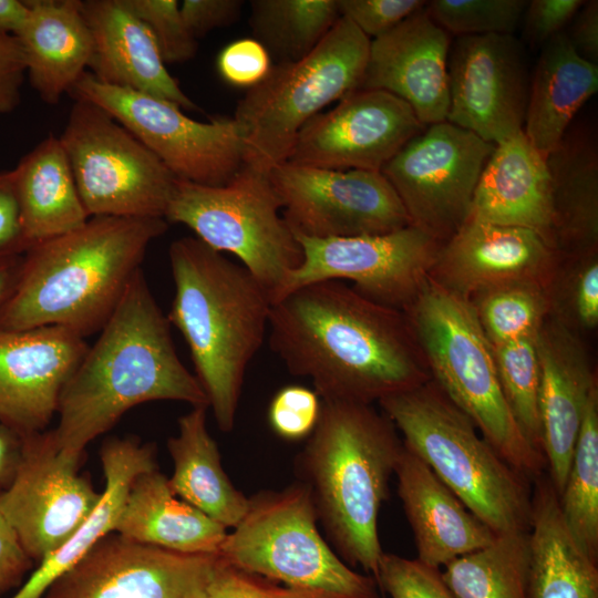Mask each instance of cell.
Returning a JSON list of instances; mask_svg holds the SVG:
<instances>
[{
  "label": "cell",
  "instance_id": "1",
  "mask_svg": "<svg viewBox=\"0 0 598 598\" xmlns=\"http://www.w3.org/2000/svg\"><path fill=\"white\" fill-rule=\"evenodd\" d=\"M268 341L288 371L322 401L372 404L430 381L403 311L343 281L300 287L272 303Z\"/></svg>",
  "mask_w": 598,
  "mask_h": 598
},
{
  "label": "cell",
  "instance_id": "2",
  "mask_svg": "<svg viewBox=\"0 0 598 598\" xmlns=\"http://www.w3.org/2000/svg\"><path fill=\"white\" fill-rule=\"evenodd\" d=\"M169 324L140 269L62 389L59 423L51 430L61 454L80 461L91 441L145 402L208 408L200 383L177 355Z\"/></svg>",
  "mask_w": 598,
  "mask_h": 598
},
{
  "label": "cell",
  "instance_id": "3",
  "mask_svg": "<svg viewBox=\"0 0 598 598\" xmlns=\"http://www.w3.org/2000/svg\"><path fill=\"white\" fill-rule=\"evenodd\" d=\"M166 229L164 218L94 216L79 229L33 245L0 311V329L59 326L83 338L101 331L150 244Z\"/></svg>",
  "mask_w": 598,
  "mask_h": 598
},
{
  "label": "cell",
  "instance_id": "4",
  "mask_svg": "<svg viewBox=\"0 0 598 598\" xmlns=\"http://www.w3.org/2000/svg\"><path fill=\"white\" fill-rule=\"evenodd\" d=\"M174 298L167 316L184 337L217 426L233 430L247 368L269 326V291L243 266L196 237L168 250Z\"/></svg>",
  "mask_w": 598,
  "mask_h": 598
},
{
  "label": "cell",
  "instance_id": "5",
  "mask_svg": "<svg viewBox=\"0 0 598 598\" xmlns=\"http://www.w3.org/2000/svg\"><path fill=\"white\" fill-rule=\"evenodd\" d=\"M322 401V400H321ZM403 450L393 423L372 404L322 401L317 426L296 458L318 523L337 555L375 580L378 519Z\"/></svg>",
  "mask_w": 598,
  "mask_h": 598
},
{
  "label": "cell",
  "instance_id": "6",
  "mask_svg": "<svg viewBox=\"0 0 598 598\" xmlns=\"http://www.w3.org/2000/svg\"><path fill=\"white\" fill-rule=\"evenodd\" d=\"M378 403L404 446L496 536L528 533L529 480L494 450L432 379Z\"/></svg>",
  "mask_w": 598,
  "mask_h": 598
},
{
  "label": "cell",
  "instance_id": "7",
  "mask_svg": "<svg viewBox=\"0 0 598 598\" xmlns=\"http://www.w3.org/2000/svg\"><path fill=\"white\" fill-rule=\"evenodd\" d=\"M431 378L481 435L529 481L546 460L526 439L505 399L493 348L468 300L430 277L403 310Z\"/></svg>",
  "mask_w": 598,
  "mask_h": 598
},
{
  "label": "cell",
  "instance_id": "8",
  "mask_svg": "<svg viewBox=\"0 0 598 598\" xmlns=\"http://www.w3.org/2000/svg\"><path fill=\"white\" fill-rule=\"evenodd\" d=\"M309 488L297 481L249 497L218 556L308 598H380L377 580L349 567L322 537Z\"/></svg>",
  "mask_w": 598,
  "mask_h": 598
},
{
  "label": "cell",
  "instance_id": "9",
  "mask_svg": "<svg viewBox=\"0 0 598 598\" xmlns=\"http://www.w3.org/2000/svg\"><path fill=\"white\" fill-rule=\"evenodd\" d=\"M369 48L370 39L340 17L307 56L272 65L235 111L244 133L245 165L269 174L285 163L306 123L358 90Z\"/></svg>",
  "mask_w": 598,
  "mask_h": 598
},
{
  "label": "cell",
  "instance_id": "10",
  "mask_svg": "<svg viewBox=\"0 0 598 598\" xmlns=\"http://www.w3.org/2000/svg\"><path fill=\"white\" fill-rule=\"evenodd\" d=\"M269 174L245 165L227 184L177 179L165 219L183 224L218 252L238 257L272 296L302 261V249L280 215Z\"/></svg>",
  "mask_w": 598,
  "mask_h": 598
},
{
  "label": "cell",
  "instance_id": "11",
  "mask_svg": "<svg viewBox=\"0 0 598 598\" xmlns=\"http://www.w3.org/2000/svg\"><path fill=\"white\" fill-rule=\"evenodd\" d=\"M59 138L90 217L165 219L177 178L107 112L74 100Z\"/></svg>",
  "mask_w": 598,
  "mask_h": 598
},
{
  "label": "cell",
  "instance_id": "12",
  "mask_svg": "<svg viewBox=\"0 0 598 598\" xmlns=\"http://www.w3.org/2000/svg\"><path fill=\"white\" fill-rule=\"evenodd\" d=\"M69 94L107 112L177 179L221 186L245 166L244 133L234 117L199 122L169 101L105 84L89 71L80 76Z\"/></svg>",
  "mask_w": 598,
  "mask_h": 598
},
{
  "label": "cell",
  "instance_id": "13",
  "mask_svg": "<svg viewBox=\"0 0 598 598\" xmlns=\"http://www.w3.org/2000/svg\"><path fill=\"white\" fill-rule=\"evenodd\" d=\"M495 145L447 121L426 126L381 169L410 224L444 244L467 220Z\"/></svg>",
  "mask_w": 598,
  "mask_h": 598
},
{
  "label": "cell",
  "instance_id": "14",
  "mask_svg": "<svg viewBox=\"0 0 598 598\" xmlns=\"http://www.w3.org/2000/svg\"><path fill=\"white\" fill-rule=\"evenodd\" d=\"M302 261L272 296V303L315 282L349 280L362 296L403 310L429 279L442 243L408 226L380 235L318 239L295 234Z\"/></svg>",
  "mask_w": 598,
  "mask_h": 598
},
{
  "label": "cell",
  "instance_id": "15",
  "mask_svg": "<svg viewBox=\"0 0 598 598\" xmlns=\"http://www.w3.org/2000/svg\"><path fill=\"white\" fill-rule=\"evenodd\" d=\"M293 234L328 239L380 235L410 226L381 172L334 171L281 163L269 172Z\"/></svg>",
  "mask_w": 598,
  "mask_h": 598
},
{
  "label": "cell",
  "instance_id": "16",
  "mask_svg": "<svg viewBox=\"0 0 598 598\" xmlns=\"http://www.w3.org/2000/svg\"><path fill=\"white\" fill-rule=\"evenodd\" d=\"M78 465L60 453L52 431L35 433L22 437L14 476L0 491V513L38 564L72 537L101 499Z\"/></svg>",
  "mask_w": 598,
  "mask_h": 598
},
{
  "label": "cell",
  "instance_id": "17",
  "mask_svg": "<svg viewBox=\"0 0 598 598\" xmlns=\"http://www.w3.org/2000/svg\"><path fill=\"white\" fill-rule=\"evenodd\" d=\"M446 121L499 144L523 131L530 76L514 34L457 37L447 59Z\"/></svg>",
  "mask_w": 598,
  "mask_h": 598
},
{
  "label": "cell",
  "instance_id": "18",
  "mask_svg": "<svg viewBox=\"0 0 598 598\" xmlns=\"http://www.w3.org/2000/svg\"><path fill=\"white\" fill-rule=\"evenodd\" d=\"M425 127L400 97L383 90H355L306 123L286 162L381 172Z\"/></svg>",
  "mask_w": 598,
  "mask_h": 598
},
{
  "label": "cell",
  "instance_id": "19",
  "mask_svg": "<svg viewBox=\"0 0 598 598\" xmlns=\"http://www.w3.org/2000/svg\"><path fill=\"white\" fill-rule=\"evenodd\" d=\"M216 555H187L109 535L41 598H192Z\"/></svg>",
  "mask_w": 598,
  "mask_h": 598
},
{
  "label": "cell",
  "instance_id": "20",
  "mask_svg": "<svg viewBox=\"0 0 598 598\" xmlns=\"http://www.w3.org/2000/svg\"><path fill=\"white\" fill-rule=\"evenodd\" d=\"M87 349L85 338L59 326L0 329V422L21 439L44 432Z\"/></svg>",
  "mask_w": 598,
  "mask_h": 598
},
{
  "label": "cell",
  "instance_id": "21",
  "mask_svg": "<svg viewBox=\"0 0 598 598\" xmlns=\"http://www.w3.org/2000/svg\"><path fill=\"white\" fill-rule=\"evenodd\" d=\"M559 252L537 233L517 226L467 219L442 244L429 277L468 300L504 283L548 286Z\"/></svg>",
  "mask_w": 598,
  "mask_h": 598
},
{
  "label": "cell",
  "instance_id": "22",
  "mask_svg": "<svg viewBox=\"0 0 598 598\" xmlns=\"http://www.w3.org/2000/svg\"><path fill=\"white\" fill-rule=\"evenodd\" d=\"M426 6V4H425ZM451 35L425 7L370 40L358 90H383L406 102L424 126L446 121Z\"/></svg>",
  "mask_w": 598,
  "mask_h": 598
},
{
  "label": "cell",
  "instance_id": "23",
  "mask_svg": "<svg viewBox=\"0 0 598 598\" xmlns=\"http://www.w3.org/2000/svg\"><path fill=\"white\" fill-rule=\"evenodd\" d=\"M542 448L548 477L560 496L591 391L598 386L581 336L551 317L537 337Z\"/></svg>",
  "mask_w": 598,
  "mask_h": 598
},
{
  "label": "cell",
  "instance_id": "24",
  "mask_svg": "<svg viewBox=\"0 0 598 598\" xmlns=\"http://www.w3.org/2000/svg\"><path fill=\"white\" fill-rule=\"evenodd\" d=\"M81 7L93 39L89 68L99 81L181 109H197L167 71L152 32L126 0H85Z\"/></svg>",
  "mask_w": 598,
  "mask_h": 598
},
{
  "label": "cell",
  "instance_id": "25",
  "mask_svg": "<svg viewBox=\"0 0 598 598\" xmlns=\"http://www.w3.org/2000/svg\"><path fill=\"white\" fill-rule=\"evenodd\" d=\"M394 475L414 536L416 559L423 564L440 568L488 546L496 538L404 444Z\"/></svg>",
  "mask_w": 598,
  "mask_h": 598
},
{
  "label": "cell",
  "instance_id": "26",
  "mask_svg": "<svg viewBox=\"0 0 598 598\" xmlns=\"http://www.w3.org/2000/svg\"><path fill=\"white\" fill-rule=\"evenodd\" d=\"M468 218L530 229L556 250L546 158L523 131L495 145Z\"/></svg>",
  "mask_w": 598,
  "mask_h": 598
},
{
  "label": "cell",
  "instance_id": "27",
  "mask_svg": "<svg viewBox=\"0 0 598 598\" xmlns=\"http://www.w3.org/2000/svg\"><path fill=\"white\" fill-rule=\"evenodd\" d=\"M30 13L17 35L32 87L56 104L90 65L93 39L81 0H29Z\"/></svg>",
  "mask_w": 598,
  "mask_h": 598
},
{
  "label": "cell",
  "instance_id": "28",
  "mask_svg": "<svg viewBox=\"0 0 598 598\" xmlns=\"http://www.w3.org/2000/svg\"><path fill=\"white\" fill-rule=\"evenodd\" d=\"M114 532L137 544L187 555H218L228 533L177 497L157 467L133 481Z\"/></svg>",
  "mask_w": 598,
  "mask_h": 598
},
{
  "label": "cell",
  "instance_id": "29",
  "mask_svg": "<svg viewBox=\"0 0 598 598\" xmlns=\"http://www.w3.org/2000/svg\"><path fill=\"white\" fill-rule=\"evenodd\" d=\"M528 540V598H598V563L579 546L548 477L534 480Z\"/></svg>",
  "mask_w": 598,
  "mask_h": 598
},
{
  "label": "cell",
  "instance_id": "30",
  "mask_svg": "<svg viewBox=\"0 0 598 598\" xmlns=\"http://www.w3.org/2000/svg\"><path fill=\"white\" fill-rule=\"evenodd\" d=\"M105 478L101 499L72 537L39 563L11 598H41L48 587L114 532L133 481L156 468L155 446L136 437H111L100 450Z\"/></svg>",
  "mask_w": 598,
  "mask_h": 598
},
{
  "label": "cell",
  "instance_id": "31",
  "mask_svg": "<svg viewBox=\"0 0 598 598\" xmlns=\"http://www.w3.org/2000/svg\"><path fill=\"white\" fill-rule=\"evenodd\" d=\"M597 90L598 65L576 53L565 31L542 47L530 76L523 132L545 158Z\"/></svg>",
  "mask_w": 598,
  "mask_h": 598
},
{
  "label": "cell",
  "instance_id": "32",
  "mask_svg": "<svg viewBox=\"0 0 598 598\" xmlns=\"http://www.w3.org/2000/svg\"><path fill=\"white\" fill-rule=\"evenodd\" d=\"M554 244L560 255L598 248V146L592 130L568 128L546 156Z\"/></svg>",
  "mask_w": 598,
  "mask_h": 598
},
{
  "label": "cell",
  "instance_id": "33",
  "mask_svg": "<svg viewBox=\"0 0 598 598\" xmlns=\"http://www.w3.org/2000/svg\"><path fill=\"white\" fill-rule=\"evenodd\" d=\"M13 172L28 249L79 229L91 218L59 137H45L20 159Z\"/></svg>",
  "mask_w": 598,
  "mask_h": 598
},
{
  "label": "cell",
  "instance_id": "34",
  "mask_svg": "<svg viewBox=\"0 0 598 598\" xmlns=\"http://www.w3.org/2000/svg\"><path fill=\"white\" fill-rule=\"evenodd\" d=\"M207 409L193 406L178 419V432L167 442L173 461L168 483L177 497L228 529L246 514L249 497L224 471L219 448L206 425Z\"/></svg>",
  "mask_w": 598,
  "mask_h": 598
},
{
  "label": "cell",
  "instance_id": "35",
  "mask_svg": "<svg viewBox=\"0 0 598 598\" xmlns=\"http://www.w3.org/2000/svg\"><path fill=\"white\" fill-rule=\"evenodd\" d=\"M341 17L338 0H252L249 25L277 63L307 56Z\"/></svg>",
  "mask_w": 598,
  "mask_h": 598
},
{
  "label": "cell",
  "instance_id": "36",
  "mask_svg": "<svg viewBox=\"0 0 598 598\" xmlns=\"http://www.w3.org/2000/svg\"><path fill=\"white\" fill-rule=\"evenodd\" d=\"M444 567L442 578L455 598H528L527 533L498 535Z\"/></svg>",
  "mask_w": 598,
  "mask_h": 598
},
{
  "label": "cell",
  "instance_id": "37",
  "mask_svg": "<svg viewBox=\"0 0 598 598\" xmlns=\"http://www.w3.org/2000/svg\"><path fill=\"white\" fill-rule=\"evenodd\" d=\"M559 504L573 536L598 563V386L584 411Z\"/></svg>",
  "mask_w": 598,
  "mask_h": 598
},
{
  "label": "cell",
  "instance_id": "38",
  "mask_svg": "<svg viewBox=\"0 0 598 598\" xmlns=\"http://www.w3.org/2000/svg\"><path fill=\"white\" fill-rule=\"evenodd\" d=\"M468 301L493 347L535 339L549 315L546 289L534 282L495 286Z\"/></svg>",
  "mask_w": 598,
  "mask_h": 598
},
{
  "label": "cell",
  "instance_id": "39",
  "mask_svg": "<svg viewBox=\"0 0 598 598\" xmlns=\"http://www.w3.org/2000/svg\"><path fill=\"white\" fill-rule=\"evenodd\" d=\"M549 317L581 336L598 326V248L560 255L546 287Z\"/></svg>",
  "mask_w": 598,
  "mask_h": 598
},
{
  "label": "cell",
  "instance_id": "40",
  "mask_svg": "<svg viewBox=\"0 0 598 598\" xmlns=\"http://www.w3.org/2000/svg\"><path fill=\"white\" fill-rule=\"evenodd\" d=\"M492 348L508 406L526 439L543 453L536 338Z\"/></svg>",
  "mask_w": 598,
  "mask_h": 598
},
{
  "label": "cell",
  "instance_id": "41",
  "mask_svg": "<svg viewBox=\"0 0 598 598\" xmlns=\"http://www.w3.org/2000/svg\"><path fill=\"white\" fill-rule=\"evenodd\" d=\"M525 0H432L425 10L450 35L514 34Z\"/></svg>",
  "mask_w": 598,
  "mask_h": 598
},
{
  "label": "cell",
  "instance_id": "42",
  "mask_svg": "<svg viewBox=\"0 0 598 598\" xmlns=\"http://www.w3.org/2000/svg\"><path fill=\"white\" fill-rule=\"evenodd\" d=\"M134 13L148 27L166 63L194 58L197 41L184 23L176 0H126Z\"/></svg>",
  "mask_w": 598,
  "mask_h": 598
},
{
  "label": "cell",
  "instance_id": "43",
  "mask_svg": "<svg viewBox=\"0 0 598 598\" xmlns=\"http://www.w3.org/2000/svg\"><path fill=\"white\" fill-rule=\"evenodd\" d=\"M377 584L390 598H455L439 568L395 554H382Z\"/></svg>",
  "mask_w": 598,
  "mask_h": 598
},
{
  "label": "cell",
  "instance_id": "44",
  "mask_svg": "<svg viewBox=\"0 0 598 598\" xmlns=\"http://www.w3.org/2000/svg\"><path fill=\"white\" fill-rule=\"evenodd\" d=\"M322 401L317 392L299 384H289L274 395L268 408V422L276 435L286 441L310 436L318 424Z\"/></svg>",
  "mask_w": 598,
  "mask_h": 598
},
{
  "label": "cell",
  "instance_id": "45",
  "mask_svg": "<svg viewBox=\"0 0 598 598\" xmlns=\"http://www.w3.org/2000/svg\"><path fill=\"white\" fill-rule=\"evenodd\" d=\"M192 598H308L287 587L271 585L262 577L241 570L218 555Z\"/></svg>",
  "mask_w": 598,
  "mask_h": 598
},
{
  "label": "cell",
  "instance_id": "46",
  "mask_svg": "<svg viewBox=\"0 0 598 598\" xmlns=\"http://www.w3.org/2000/svg\"><path fill=\"white\" fill-rule=\"evenodd\" d=\"M423 0H338L341 17L370 40L379 38L425 7Z\"/></svg>",
  "mask_w": 598,
  "mask_h": 598
},
{
  "label": "cell",
  "instance_id": "47",
  "mask_svg": "<svg viewBox=\"0 0 598 598\" xmlns=\"http://www.w3.org/2000/svg\"><path fill=\"white\" fill-rule=\"evenodd\" d=\"M271 58L255 39H238L225 47L217 59L220 76L230 85L254 87L271 69Z\"/></svg>",
  "mask_w": 598,
  "mask_h": 598
},
{
  "label": "cell",
  "instance_id": "48",
  "mask_svg": "<svg viewBox=\"0 0 598 598\" xmlns=\"http://www.w3.org/2000/svg\"><path fill=\"white\" fill-rule=\"evenodd\" d=\"M584 0H533L523 13L524 40L532 47H543L566 27L582 6Z\"/></svg>",
  "mask_w": 598,
  "mask_h": 598
},
{
  "label": "cell",
  "instance_id": "49",
  "mask_svg": "<svg viewBox=\"0 0 598 598\" xmlns=\"http://www.w3.org/2000/svg\"><path fill=\"white\" fill-rule=\"evenodd\" d=\"M240 0H184L179 11L195 39L209 31L231 24L241 11Z\"/></svg>",
  "mask_w": 598,
  "mask_h": 598
},
{
  "label": "cell",
  "instance_id": "50",
  "mask_svg": "<svg viewBox=\"0 0 598 598\" xmlns=\"http://www.w3.org/2000/svg\"><path fill=\"white\" fill-rule=\"evenodd\" d=\"M25 74L19 40L14 35L0 34V114L12 112L20 103Z\"/></svg>",
  "mask_w": 598,
  "mask_h": 598
},
{
  "label": "cell",
  "instance_id": "51",
  "mask_svg": "<svg viewBox=\"0 0 598 598\" xmlns=\"http://www.w3.org/2000/svg\"><path fill=\"white\" fill-rule=\"evenodd\" d=\"M14 172H0V255L24 254Z\"/></svg>",
  "mask_w": 598,
  "mask_h": 598
},
{
  "label": "cell",
  "instance_id": "52",
  "mask_svg": "<svg viewBox=\"0 0 598 598\" xmlns=\"http://www.w3.org/2000/svg\"><path fill=\"white\" fill-rule=\"evenodd\" d=\"M33 563L13 528L0 513V596L18 586Z\"/></svg>",
  "mask_w": 598,
  "mask_h": 598
},
{
  "label": "cell",
  "instance_id": "53",
  "mask_svg": "<svg viewBox=\"0 0 598 598\" xmlns=\"http://www.w3.org/2000/svg\"><path fill=\"white\" fill-rule=\"evenodd\" d=\"M569 24L565 32L576 53L598 65V1H584Z\"/></svg>",
  "mask_w": 598,
  "mask_h": 598
},
{
  "label": "cell",
  "instance_id": "54",
  "mask_svg": "<svg viewBox=\"0 0 598 598\" xmlns=\"http://www.w3.org/2000/svg\"><path fill=\"white\" fill-rule=\"evenodd\" d=\"M22 439L0 422V491L12 481L20 461Z\"/></svg>",
  "mask_w": 598,
  "mask_h": 598
},
{
  "label": "cell",
  "instance_id": "55",
  "mask_svg": "<svg viewBox=\"0 0 598 598\" xmlns=\"http://www.w3.org/2000/svg\"><path fill=\"white\" fill-rule=\"evenodd\" d=\"M29 13L28 1L0 0V34L17 37L24 27Z\"/></svg>",
  "mask_w": 598,
  "mask_h": 598
},
{
  "label": "cell",
  "instance_id": "56",
  "mask_svg": "<svg viewBox=\"0 0 598 598\" xmlns=\"http://www.w3.org/2000/svg\"><path fill=\"white\" fill-rule=\"evenodd\" d=\"M23 254L0 255V311L17 285Z\"/></svg>",
  "mask_w": 598,
  "mask_h": 598
}]
</instances>
